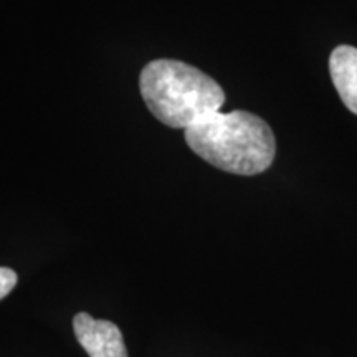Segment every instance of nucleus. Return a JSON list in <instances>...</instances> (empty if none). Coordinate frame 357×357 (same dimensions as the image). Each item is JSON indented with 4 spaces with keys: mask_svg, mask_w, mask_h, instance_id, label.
<instances>
[{
    "mask_svg": "<svg viewBox=\"0 0 357 357\" xmlns=\"http://www.w3.org/2000/svg\"><path fill=\"white\" fill-rule=\"evenodd\" d=\"M187 146L220 171L257 176L271 166L276 141L271 128L248 111L212 114L184 131Z\"/></svg>",
    "mask_w": 357,
    "mask_h": 357,
    "instance_id": "nucleus-1",
    "label": "nucleus"
},
{
    "mask_svg": "<svg viewBox=\"0 0 357 357\" xmlns=\"http://www.w3.org/2000/svg\"><path fill=\"white\" fill-rule=\"evenodd\" d=\"M139 89L147 109L172 129H185L220 111L225 93L215 79L178 60H154L142 68Z\"/></svg>",
    "mask_w": 357,
    "mask_h": 357,
    "instance_id": "nucleus-2",
    "label": "nucleus"
},
{
    "mask_svg": "<svg viewBox=\"0 0 357 357\" xmlns=\"http://www.w3.org/2000/svg\"><path fill=\"white\" fill-rule=\"evenodd\" d=\"M73 331L89 357H128L123 334L111 321L78 312L73 318Z\"/></svg>",
    "mask_w": 357,
    "mask_h": 357,
    "instance_id": "nucleus-3",
    "label": "nucleus"
},
{
    "mask_svg": "<svg viewBox=\"0 0 357 357\" xmlns=\"http://www.w3.org/2000/svg\"><path fill=\"white\" fill-rule=\"evenodd\" d=\"M329 71L342 102L351 113L357 114V48L341 45L329 58Z\"/></svg>",
    "mask_w": 357,
    "mask_h": 357,
    "instance_id": "nucleus-4",
    "label": "nucleus"
},
{
    "mask_svg": "<svg viewBox=\"0 0 357 357\" xmlns=\"http://www.w3.org/2000/svg\"><path fill=\"white\" fill-rule=\"evenodd\" d=\"M17 284V273L10 268L0 266V300L7 296L8 293L15 288Z\"/></svg>",
    "mask_w": 357,
    "mask_h": 357,
    "instance_id": "nucleus-5",
    "label": "nucleus"
}]
</instances>
